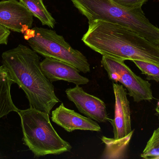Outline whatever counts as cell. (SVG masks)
I'll use <instances>...</instances> for the list:
<instances>
[{"label":"cell","mask_w":159,"mask_h":159,"mask_svg":"<svg viewBox=\"0 0 159 159\" xmlns=\"http://www.w3.org/2000/svg\"><path fill=\"white\" fill-rule=\"evenodd\" d=\"M10 34V30L0 25V45L7 44Z\"/></svg>","instance_id":"cell-18"},{"label":"cell","mask_w":159,"mask_h":159,"mask_svg":"<svg viewBox=\"0 0 159 159\" xmlns=\"http://www.w3.org/2000/svg\"><path fill=\"white\" fill-rule=\"evenodd\" d=\"M156 111L159 115V101L158 102L157 105V107L156 108Z\"/></svg>","instance_id":"cell-19"},{"label":"cell","mask_w":159,"mask_h":159,"mask_svg":"<svg viewBox=\"0 0 159 159\" xmlns=\"http://www.w3.org/2000/svg\"><path fill=\"white\" fill-rule=\"evenodd\" d=\"M14 82L4 66H0V119L11 112L19 109L14 104L11 94V87Z\"/></svg>","instance_id":"cell-12"},{"label":"cell","mask_w":159,"mask_h":159,"mask_svg":"<svg viewBox=\"0 0 159 159\" xmlns=\"http://www.w3.org/2000/svg\"><path fill=\"white\" fill-rule=\"evenodd\" d=\"M24 38L33 50L45 58H52L67 63L80 72H90L87 58L81 52L74 49L62 35L53 30L35 27L28 29Z\"/></svg>","instance_id":"cell-5"},{"label":"cell","mask_w":159,"mask_h":159,"mask_svg":"<svg viewBox=\"0 0 159 159\" xmlns=\"http://www.w3.org/2000/svg\"><path fill=\"white\" fill-rule=\"evenodd\" d=\"M30 11L33 16L38 18L43 25L53 28L56 21L47 9L43 0H19Z\"/></svg>","instance_id":"cell-14"},{"label":"cell","mask_w":159,"mask_h":159,"mask_svg":"<svg viewBox=\"0 0 159 159\" xmlns=\"http://www.w3.org/2000/svg\"><path fill=\"white\" fill-rule=\"evenodd\" d=\"M82 41L102 56L124 61H142L159 66V46L117 23L93 21L89 23Z\"/></svg>","instance_id":"cell-1"},{"label":"cell","mask_w":159,"mask_h":159,"mask_svg":"<svg viewBox=\"0 0 159 159\" xmlns=\"http://www.w3.org/2000/svg\"><path fill=\"white\" fill-rule=\"evenodd\" d=\"M115 97V117L108 121L113 129L114 138L121 139L132 132L130 103L127 97L126 89L121 84L113 83Z\"/></svg>","instance_id":"cell-9"},{"label":"cell","mask_w":159,"mask_h":159,"mask_svg":"<svg viewBox=\"0 0 159 159\" xmlns=\"http://www.w3.org/2000/svg\"><path fill=\"white\" fill-rule=\"evenodd\" d=\"M33 15L17 0L0 1V25L10 30L24 34L32 27Z\"/></svg>","instance_id":"cell-7"},{"label":"cell","mask_w":159,"mask_h":159,"mask_svg":"<svg viewBox=\"0 0 159 159\" xmlns=\"http://www.w3.org/2000/svg\"><path fill=\"white\" fill-rule=\"evenodd\" d=\"M2 64L14 83L22 90L30 107L50 115L61 101L54 86L46 77L40 66V57L32 49L19 44L2 54Z\"/></svg>","instance_id":"cell-2"},{"label":"cell","mask_w":159,"mask_h":159,"mask_svg":"<svg viewBox=\"0 0 159 159\" xmlns=\"http://www.w3.org/2000/svg\"><path fill=\"white\" fill-rule=\"evenodd\" d=\"M115 3L129 9L142 7L143 5L148 0H111Z\"/></svg>","instance_id":"cell-17"},{"label":"cell","mask_w":159,"mask_h":159,"mask_svg":"<svg viewBox=\"0 0 159 159\" xmlns=\"http://www.w3.org/2000/svg\"><path fill=\"white\" fill-rule=\"evenodd\" d=\"M141 157L146 159L159 158V127L153 132Z\"/></svg>","instance_id":"cell-15"},{"label":"cell","mask_w":159,"mask_h":159,"mask_svg":"<svg viewBox=\"0 0 159 159\" xmlns=\"http://www.w3.org/2000/svg\"><path fill=\"white\" fill-rule=\"evenodd\" d=\"M134 63L139 68L147 79L159 83V66L150 63L142 61L133 60Z\"/></svg>","instance_id":"cell-16"},{"label":"cell","mask_w":159,"mask_h":159,"mask_svg":"<svg viewBox=\"0 0 159 159\" xmlns=\"http://www.w3.org/2000/svg\"><path fill=\"white\" fill-rule=\"evenodd\" d=\"M23 140L34 157L70 152L72 147L58 134L47 113L31 108L19 110Z\"/></svg>","instance_id":"cell-4"},{"label":"cell","mask_w":159,"mask_h":159,"mask_svg":"<svg viewBox=\"0 0 159 159\" xmlns=\"http://www.w3.org/2000/svg\"><path fill=\"white\" fill-rule=\"evenodd\" d=\"M67 98L76 106L78 111L87 117L99 123H106L109 118L103 101L86 92L76 85L65 91Z\"/></svg>","instance_id":"cell-8"},{"label":"cell","mask_w":159,"mask_h":159,"mask_svg":"<svg viewBox=\"0 0 159 159\" xmlns=\"http://www.w3.org/2000/svg\"><path fill=\"white\" fill-rule=\"evenodd\" d=\"M134 130L129 135L119 139L102 136V141L105 147L101 159H122L127 158V153Z\"/></svg>","instance_id":"cell-13"},{"label":"cell","mask_w":159,"mask_h":159,"mask_svg":"<svg viewBox=\"0 0 159 159\" xmlns=\"http://www.w3.org/2000/svg\"></svg>","instance_id":"cell-20"},{"label":"cell","mask_w":159,"mask_h":159,"mask_svg":"<svg viewBox=\"0 0 159 159\" xmlns=\"http://www.w3.org/2000/svg\"><path fill=\"white\" fill-rule=\"evenodd\" d=\"M101 63L110 80L119 82L135 102L150 101L154 99L151 85L135 74L124 61L102 56Z\"/></svg>","instance_id":"cell-6"},{"label":"cell","mask_w":159,"mask_h":159,"mask_svg":"<svg viewBox=\"0 0 159 159\" xmlns=\"http://www.w3.org/2000/svg\"><path fill=\"white\" fill-rule=\"evenodd\" d=\"M70 1L88 23L98 20L117 23L159 46V28L149 21L142 7L129 9L111 0Z\"/></svg>","instance_id":"cell-3"},{"label":"cell","mask_w":159,"mask_h":159,"mask_svg":"<svg viewBox=\"0 0 159 159\" xmlns=\"http://www.w3.org/2000/svg\"><path fill=\"white\" fill-rule=\"evenodd\" d=\"M52 121L68 132L75 130L101 131V128L96 121L83 116L74 110L66 108L63 103L52 111Z\"/></svg>","instance_id":"cell-11"},{"label":"cell","mask_w":159,"mask_h":159,"mask_svg":"<svg viewBox=\"0 0 159 159\" xmlns=\"http://www.w3.org/2000/svg\"><path fill=\"white\" fill-rule=\"evenodd\" d=\"M40 66L46 77L51 83L62 80L76 85H85L89 79L80 74L78 69L65 62L45 58L40 63Z\"/></svg>","instance_id":"cell-10"}]
</instances>
